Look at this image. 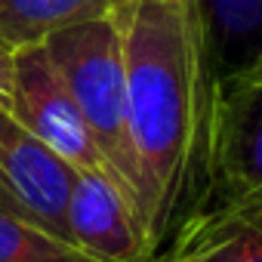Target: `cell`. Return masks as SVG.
Instances as JSON below:
<instances>
[{"mask_svg":"<svg viewBox=\"0 0 262 262\" xmlns=\"http://www.w3.org/2000/svg\"><path fill=\"white\" fill-rule=\"evenodd\" d=\"M148 262H262V201L210 198Z\"/></svg>","mask_w":262,"mask_h":262,"instance_id":"8992f818","label":"cell"},{"mask_svg":"<svg viewBox=\"0 0 262 262\" xmlns=\"http://www.w3.org/2000/svg\"><path fill=\"white\" fill-rule=\"evenodd\" d=\"M108 4H111V10H114V19H123L129 10L139 4V0H108Z\"/></svg>","mask_w":262,"mask_h":262,"instance_id":"30bf717a","label":"cell"},{"mask_svg":"<svg viewBox=\"0 0 262 262\" xmlns=\"http://www.w3.org/2000/svg\"><path fill=\"white\" fill-rule=\"evenodd\" d=\"M0 262H96L74 244L0 207Z\"/></svg>","mask_w":262,"mask_h":262,"instance_id":"9c48e42d","label":"cell"},{"mask_svg":"<svg viewBox=\"0 0 262 262\" xmlns=\"http://www.w3.org/2000/svg\"><path fill=\"white\" fill-rule=\"evenodd\" d=\"M10 114L31 139L50 148L71 170H105V161L90 136L62 74L50 62L43 43L13 50Z\"/></svg>","mask_w":262,"mask_h":262,"instance_id":"277c9868","label":"cell"},{"mask_svg":"<svg viewBox=\"0 0 262 262\" xmlns=\"http://www.w3.org/2000/svg\"><path fill=\"white\" fill-rule=\"evenodd\" d=\"M68 244L96 262H148V244L133 201L108 170H74L65 207Z\"/></svg>","mask_w":262,"mask_h":262,"instance_id":"5b68a950","label":"cell"},{"mask_svg":"<svg viewBox=\"0 0 262 262\" xmlns=\"http://www.w3.org/2000/svg\"><path fill=\"white\" fill-rule=\"evenodd\" d=\"M194 10L210 80L262 53V0H194Z\"/></svg>","mask_w":262,"mask_h":262,"instance_id":"52a82bcc","label":"cell"},{"mask_svg":"<svg viewBox=\"0 0 262 262\" xmlns=\"http://www.w3.org/2000/svg\"><path fill=\"white\" fill-rule=\"evenodd\" d=\"M204 170L216 201H262V53L210 80Z\"/></svg>","mask_w":262,"mask_h":262,"instance_id":"3957f363","label":"cell"},{"mask_svg":"<svg viewBox=\"0 0 262 262\" xmlns=\"http://www.w3.org/2000/svg\"><path fill=\"white\" fill-rule=\"evenodd\" d=\"M43 50L62 74L105 170L136 207V164L126 133V62L123 28L114 16L68 25L43 40ZM139 216V213H136Z\"/></svg>","mask_w":262,"mask_h":262,"instance_id":"7a4b0ae2","label":"cell"},{"mask_svg":"<svg viewBox=\"0 0 262 262\" xmlns=\"http://www.w3.org/2000/svg\"><path fill=\"white\" fill-rule=\"evenodd\" d=\"M126 133L136 213L155 256L204 164L210 74L194 0H139L123 19Z\"/></svg>","mask_w":262,"mask_h":262,"instance_id":"6da1fadb","label":"cell"},{"mask_svg":"<svg viewBox=\"0 0 262 262\" xmlns=\"http://www.w3.org/2000/svg\"><path fill=\"white\" fill-rule=\"evenodd\" d=\"M102 16H114L108 0H0V43L13 53Z\"/></svg>","mask_w":262,"mask_h":262,"instance_id":"ba28073f","label":"cell"}]
</instances>
